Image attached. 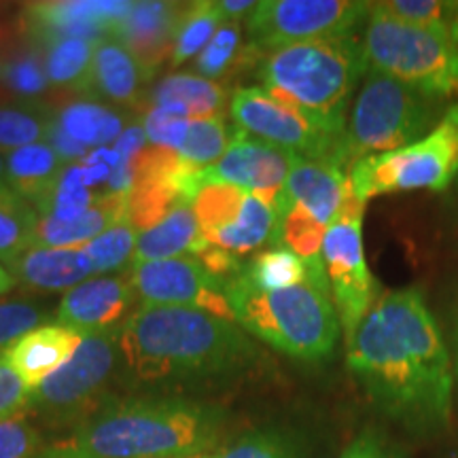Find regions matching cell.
<instances>
[{
	"label": "cell",
	"instance_id": "cell-1",
	"mask_svg": "<svg viewBox=\"0 0 458 458\" xmlns=\"http://www.w3.org/2000/svg\"><path fill=\"white\" fill-rule=\"evenodd\" d=\"M348 369L377 410L416 433L450 422L454 369L416 286L388 291L348 337Z\"/></svg>",
	"mask_w": 458,
	"mask_h": 458
},
{
	"label": "cell",
	"instance_id": "cell-2",
	"mask_svg": "<svg viewBox=\"0 0 458 458\" xmlns=\"http://www.w3.org/2000/svg\"><path fill=\"white\" fill-rule=\"evenodd\" d=\"M257 346L233 320L182 306L142 303L119 329V371L128 385H182L233 377Z\"/></svg>",
	"mask_w": 458,
	"mask_h": 458
},
{
	"label": "cell",
	"instance_id": "cell-3",
	"mask_svg": "<svg viewBox=\"0 0 458 458\" xmlns=\"http://www.w3.org/2000/svg\"><path fill=\"white\" fill-rule=\"evenodd\" d=\"M223 427L225 411L202 401L113 397L66 444L85 458H191L213 450Z\"/></svg>",
	"mask_w": 458,
	"mask_h": 458
},
{
	"label": "cell",
	"instance_id": "cell-4",
	"mask_svg": "<svg viewBox=\"0 0 458 458\" xmlns=\"http://www.w3.org/2000/svg\"><path fill=\"white\" fill-rule=\"evenodd\" d=\"M368 72L365 45L354 34L274 49L255 68L259 88L274 98L337 128H346L348 100Z\"/></svg>",
	"mask_w": 458,
	"mask_h": 458
},
{
	"label": "cell",
	"instance_id": "cell-5",
	"mask_svg": "<svg viewBox=\"0 0 458 458\" xmlns=\"http://www.w3.org/2000/svg\"><path fill=\"white\" fill-rule=\"evenodd\" d=\"M227 301L238 327L286 357L323 360L335 351L340 317L329 291L312 280L289 289L261 291L238 276L227 286Z\"/></svg>",
	"mask_w": 458,
	"mask_h": 458
},
{
	"label": "cell",
	"instance_id": "cell-6",
	"mask_svg": "<svg viewBox=\"0 0 458 458\" xmlns=\"http://www.w3.org/2000/svg\"><path fill=\"white\" fill-rule=\"evenodd\" d=\"M444 100L369 71L354 100L344 134V164L351 170L359 159L414 145L444 117Z\"/></svg>",
	"mask_w": 458,
	"mask_h": 458
},
{
	"label": "cell",
	"instance_id": "cell-7",
	"mask_svg": "<svg viewBox=\"0 0 458 458\" xmlns=\"http://www.w3.org/2000/svg\"><path fill=\"white\" fill-rule=\"evenodd\" d=\"M363 45L369 71L439 100L458 94V41L450 34L408 26L371 3Z\"/></svg>",
	"mask_w": 458,
	"mask_h": 458
},
{
	"label": "cell",
	"instance_id": "cell-8",
	"mask_svg": "<svg viewBox=\"0 0 458 458\" xmlns=\"http://www.w3.org/2000/svg\"><path fill=\"white\" fill-rule=\"evenodd\" d=\"M458 176V102L445 108L439 123L414 145L359 159L348 170L360 202L414 189H445Z\"/></svg>",
	"mask_w": 458,
	"mask_h": 458
},
{
	"label": "cell",
	"instance_id": "cell-9",
	"mask_svg": "<svg viewBox=\"0 0 458 458\" xmlns=\"http://www.w3.org/2000/svg\"><path fill=\"white\" fill-rule=\"evenodd\" d=\"M119 371V331L83 337L64 368L30 393V410L47 425L79 427L106 403Z\"/></svg>",
	"mask_w": 458,
	"mask_h": 458
},
{
	"label": "cell",
	"instance_id": "cell-10",
	"mask_svg": "<svg viewBox=\"0 0 458 458\" xmlns=\"http://www.w3.org/2000/svg\"><path fill=\"white\" fill-rule=\"evenodd\" d=\"M229 113L236 128L246 134L283 147L297 157L327 159L346 168L342 153L346 128H337L289 102L274 98L259 85L233 91Z\"/></svg>",
	"mask_w": 458,
	"mask_h": 458
},
{
	"label": "cell",
	"instance_id": "cell-11",
	"mask_svg": "<svg viewBox=\"0 0 458 458\" xmlns=\"http://www.w3.org/2000/svg\"><path fill=\"white\" fill-rule=\"evenodd\" d=\"M369 11L371 3L359 0H263L246 21L249 45L263 55L289 45L346 37Z\"/></svg>",
	"mask_w": 458,
	"mask_h": 458
},
{
	"label": "cell",
	"instance_id": "cell-12",
	"mask_svg": "<svg viewBox=\"0 0 458 458\" xmlns=\"http://www.w3.org/2000/svg\"><path fill=\"white\" fill-rule=\"evenodd\" d=\"M363 213L365 202L354 196L351 187L323 242L325 272L346 340L357 331L377 300V283L363 253Z\"/></svg>",
	"mask_w": 458,
	"mask_h": 458
},
{
	"label": "cell",
	"instance_id": "cell-13",
	"mask_svg": "<svg viewBox=\"0 0 458 458\" xmlns=\"http://www.w3.org/2000/svg\"><path fill=\"white\" fill-rule=\"evenodd\" d=\"M206 242L242 257L266 242L276 229V206L249 189L227 182H199L191 204Z\"/></svg>",
	"mask_w": 458,
	"mask_h": 458
},
{
	"label": "cell",
	"instance_id": "cell-14",
	"mask_svg": "<svg viewBox=\"0 0 458 458\" xmlns=\"http://www.w3.org/2000/svg\"><path fill=\"white\" fill-rule=\"evenodd\" d=\"M130 280L140 301L148 306L196 308L233 320L227 301L229 283L206 270L193 257H174L136 266Z\"/></svg>",
	"mask_w": 458,
	"mask_h": 458
},
{
	"label": "cell",
	"instance_id": "cell-15",
	"mask_svg": "<svg viewBox=\"0 0 458 458\" xmlns=\"http://www.w3.org/2000/svg\"><path fill=\"white\" fill-rule=\"evenodd\" d=\"M128 0H54L30 3L21 11L26 41L43 45L60 38H88L102 41L111 37L114 26L128 15Z\"/></svg>",
	"mask_w": 458,
	"mask_h": 458
},
{
	"label": "cell",
	"instance_id": "cell-16",
	"mask_svg": "<svg viewBox=\"0 0 458 458\" xmlns=\"http://www.w3.org/2000/svg\"><path fill=\"white\" fill-rule=\"evenodd\" d=\"M297 156L236 128L219 162L199 170V182H227L259 193L276 206Z\"/></svg>",
	"mask_w": 458,
	"mask_h": 458
},
{
	"label": "cell",
	"instance_id": "cell-17",
	"mask_svg": "<svg viewBox=\"0 0 458 458\" xmlns=\"http://www.w3.org/2000/svg\"><path fill=\"white\" fill-rule=\"evenodd\" d=\"M136 297L131 280L123 276L85 280L62 297L55 320L81 337L113 334L130 318Z\"/></svg>",
	"mask_w": 458,
	"mask_h": 458
},
{
	"label": "cell",
	"instance_id": "cell-18",
	"mask_svg": "<svg viewBox=\"0 0 458 458\" xmlns=\"http://www.w3.org/2000/svg\"><path fill=\"white\" fill-rule=\"evenodd\" d=\"M185 4L140 0L131 3L128 15L114 26L111 38L131 51L148 71L156 72L165 57H172L174 37Z\"/></svg>",
	"mask_w": 458,
	"mask_h": 458
},
{
	"label": "cell",
	"instance_id": "cell-19",
	"mask_svg": "<svg viewBox=\"0 0 458 458\" xmlns=\"http://www.w3.org/2000/svg\"><path fill=\"white\" fill-rule=\"evenodd\" d=\"M348 191L351 179L346 168L327 159L297 157L276 204H293L329 227L340 215Z\"/></svg>",
	"mask_w": 458,
	"mask_h": 458
},
{
	"label": "cell",
	"instance_id": "cell-20",
	"mask_svg": "<svg viewBox=\"0 0 458 458\" xmlns=\"http://www.w3.org/2000/svg\"><path fill=\"white\" fill-rule=\"evenodd\" d=\"M151 77L153 71H148L139 57L106 37L96 45L83 94L117 106H139L147 100V83Z\"/></svg>",
	"mask_w": 458,
	"mask_h": 458
},
{
	"label": "cell",
	"instance_id": "cell-21",
	"mask_svg": "<svg viewBox=\"0 0 458 458\" xmlns=\"http://www.w3.org/2000/svg\"><path fill=\"white\" fill-rule=\"evenodd\" d=\"M83 337L62 325H43L28 331L0 352L4 363L20 376L28 391H37L51 374L64 368L81 346Z\"/></svg>",
	"mask_w": 458,
	"mask_h": 458
},
{
	"label": "cell",
	"instance_id": "cell-22",
	"mask_svg": "<svg viewBox=\"0 0 458 458\" xmlns=\"http://www.w3.org/2000/svg\"><path fill=\"white\" fill-rule=\"evenodd\" d=\"M11 274L32 291H71L94 274V266L83 249L30 246L11 266Z\"/></svg>",
	"mask_w": 458,
	"mask_h": 458
},
{
	"label": "cell",
	"instance_id": "cell-23",
	"mask_svg": "<svg viewBox=\"0 0 458 458\" xmlns=\"http://www.w3.org/2000/svg\"><path fill=\"white\" fill-rule=\"evenodd\" d=\"M119 221H128V196L106 191L96 196L94 204L72 221L51 219L38 216L37 240L34 246H47V249H77L88 246L108 227L117 225Z\"/></svg>",
	"mask_w": 458,
	"mask_h": 458
},
{
	"label": "cell",
	"instance_id": "cell-24",
	"mask_svg": "<svg viewBox=\"0 0 458 458\" xmlns=\"http://www.w3.org/2000/svg\"><path fill=\"white\" fill-rule=\"evenodd\" d=\"M147 100L153 106L182 119H206L221 114L227 102V91L221 83L196 74H170L148 91Z\"/></svg>",
	"mask_w": 458,
	"mask_h": 458
},
{
	"label": "cell",
	"instance_id": "cell-25",
	"mask_svg": "<svg viewBox=\"0 0 458 458\" xmlns=\"http://www.w3.org/2000/svg\"><path fill=\"white\" fill-rule=\"evenodd\" d=\"M202 242L204 236L199 232L193 208L191 206H179V208L170 210L157 225L139 233L131 263L136 267L151 261L191 257Z\"/></svg>",
	"mask_w": 458,
	"mask_h": 458
},
{
	"label": "cell",
	"instance_id": "cell-26",
	"mask_svg": "<svg viewBox=\"0 0 458 458\" xmlns=\"http://www.w3.org/2000/svg\"><path fill=\"white\" fill-rule=\"evenodd\" d=\"M66 164L47 142L21 147L4 156V182L32 206L60 181Z\"/></svg>",
	"mask_w": 458,
	"mask_h": 458
},
{
	"label": "cell",
	"instance_id": "cell-27",
	"mask_svg": "<svg viewBox=\"0 0 458 458\" xmlns=\"http://www.w3.org/2000/svg\"><path fill=\"white\" fill-rule=\"evenodd\" d=\"M125 114L98 100H74L54 113V123L85 148L105 147L125 131Z\"/></svg>",
	"mask_w": 458,
	"mask_h": 458
},
{
	"label": "cell",
	"instance_id": "cell-28",
	"mask_svg": "<svg viewBox=\"0 0 458 458\" xmlns=\"http://www.w3.org/2000/svg\"><path fill=\"white\" fill-rule=\"evenodd\" d=\"M37 208L15 193L7 182L0 185V263H13L26 253L37 240Z\"/></svg>",
	"mask_w": 458,
	"mask_h": 458
},
{
	"label": "cell",
	"instance_id": "cell-29",
	"mask_svg": "<svg viewBox=\"0 0 458 458\" xmlns=\"http://www.w3.org/2000/svg\"><path fill=\"white\" fill-rule=\"evenodd\" d=\"M96 45L98 41L88 38H60L43 45L41 51L51 88L85 91Z\"/></svg>",
	"mask_w": 458,
	"mask_h": 458
},
{
	"label": "cell",
	"instance_id": "cell-30",
	"mask_svg": "<svg viewBox=\"0 0 458 458\" xmlns=\"http://www.w3.org/2000/svg\"><path fill=\"white\" fill-rule=\"evenodd\" d=\"M54 111L43 102H0V151H17L47 139Z\"/></svg>",
	"mask_w": 458,
	"mask_h": 458
},
{
	"label": "cell",
	"instance_id": "cell-31",
	"mask_svg": "<svg viewBox=\"0 0 458 458\" xmlns=\"http://www.w3.org/2000/svg\"><path fill=\"white\" fill-rule=\"evenodd\" d=\"M259 51H255L250 45L242 47V24L236 20H227L193 62V71L210 81H219L238 64H249V60L259 62Z\"/></svg>",
	"mask_w": 458,
	"mask_h": 458
},
{
	"label": "cell",
	"instance_id": "cell-32",
	"mask_svg": "<svg viewBox=\"0 0 458 458\" xmlns=\"http://www.w3.org/2000/svg\"><path fill=\"white\" fill-rule=\"evenodd\" d=\"M225 15L219 7V3H191L185 4L182 15L179 20V28H176L174 37V49H172L170 64L181 66L185 62L191 60L193 55H199L204 51L206 45L210 43V38L215 37V32L219 30Z\"/></svg>",
	"mask_w": 458,
	"mask_h": 458
},
{
	"label": "cell",
	"instance_id": "cell-33",
	"mask_svg": "<svg viewBox=\"0 0 458 458\" xmlns=\"http://www.w3.org/2000/svg\"><path fill=\"white\" fill-rule=\"evenodd\" d=\"M240 276L261 291H278L306 283L310 280V272L293 250L272 246L257 255L255 259L246 261Z\"/></svg>",
	"mask_w": 458,
	"mask_h": 458
},
{
	"label": "cell",
	"instance_id": "cell-34",
	"mask_svg": "<svg viewBox=\"0 0 458 458\" xmlns=\"http://www.w3.org/2000/svg\"><path fill=\"white\" fill-rule=\"evenodd\" d=\"M0 83L9 94L24 102H34V98L43 96L51 83L41 47L26 41L24 47L11 51L0 62Z\"/></svg>",
	"mask_w": 458,
	"mask_h": 458
},
{
	"label": "cell",
	"instance_id": "cell-35",
	"mask_svg": "<svg viewBox=\"0 0 458 458\" xmlns=\"http://www.w3.org/2000/svg\"><path fill=\"white\" fill-rule=\"evenodd\" d=\"M236 130L229 131L227 122L223 114L206 119H191L189 122L187 139L179 148V157L193 168H208L213 162L225 156V151L232 145Z\"/></svg>",
	"mask_w": 458,
	"mask_h": 458
},
{
	"label": "cell",
	"instance_id": "cell-36",
	"mask_svg": "<svg viewBox=\"0 0 458 458\" xmlns=\"http://www.w3.org/2000/svg\"><path fill=\"white\" fill-rule=\"evenodd\" d=\"M376 4L377 9L385 11L393 20L403 21V24L420 28V30L454 37V3H439V0H386V3Z\"/></svg>",
	"mask_w": 458,
	"mask_h": 458
},
{
	"label": "cell",
	"instance_id": "cell-37",
	"mask_svg": "<svg viewBox=\"0 0 458 458\" xmlns=\"http://www.w3.org/2000/svg\"><path fill=\"white\" fill-rule=\"evenodd\" d=\"M136 240H139L136 227L130 221H119L117 225L108 227L105 233L91 240L83 250L88 253L96 274L114 272L122 270L125 263L134 257Z\"/></svg>",
	"mask_w": 458,
	"mask_h": 458
},
{
	"label": "cell",
	"instance_id": "cell-38",
	"mask_svg": "<svg viewBox=\"0 0 458 458\" xmlns=\"http://www.w3.org/2000/svg\"><path fill=\"white\" fill-rule=\"evenodd\" d=\"M219 458H300V454L283 433L259 428L244 433Z\"/></svg>",
	"mask_w": 458,
	"mask_h": 458
},
{
	"label": "cell",
	"instance_id": "cell-39",
	"mask_svg": "<svg viewBox=\"0 0 458 458\" xmlns=\"http://www.w3.org/2000/svg\"><path fill=\"white\" fill-rule=\"evenodd\" d=\"M45 318L43 308L26 300L0 301V352H4L11 344L37 329Z\"/></svg>",
	"mask_w": 458,
	"mask_h": 458
},
{
	"label": "cell",
	"instance_id": "cell-40",
	"mask_svg": "<svg viewBox=\"0 0 458 458\" xmlns=\"http://www.w3.org/2000/svg\"><path fill=\"white\" fill-rule=\"evenodd\" d=\"M41 435L26 414L0 420V458H37Z\"/></svg>",
	"mask_w": 458,
	"mask_h": 458
},
{
	"label": "cell",
	"instance_id": "cell-41",
	"mask_svg": "<svg viewBox=\"0 0 458 458\" xmlns=\"http://www.w3.org/2000/svg\"><path fill=\"white\" fill-rule=\"evenodd\" d=\"M142 130H145L147 140L153 147L172 148V151H179L182 142L187 139L189 131V119L176 117L165 111V108L153 106L145 117H142Z\"/></svg>",
	"mask_w": 458,
	"mask_h": 458
},
{
	"label": "cell",
	"instance_id": "cell-42",
	"mask_svg": "<svg viewBox=\"0 0 458 458\" xmlns=\"http://www.w3.org/2000/svg\"><path fill=\"white\" fill-rule=\"evenodd\" d=\"M26 410H30V391L0 357V420L26 414Z\"/></svg>",
	"mask_w": 458,
	"mask_h": 458
},
{
	"label": "cell",
	"instance_id": "cell-43",
	"mask_svg": "<svg viewBox=\"0 0 458 458\" xmlns=\"http://www.w3.org/2000/svg\"><path fill=\"white\" fill-rule=\"evenodd\" d=\"M340 458H401V454L377 433L365 431L344 450Z\"/></svg>",
	"mask_w": 458,
	"mask_h": 458
},
{
	"label": "cell",
	"instance_id": "cell-44",
	"mask_svg": "<svg viewBox=\"0 0 458 458\" xmlns=\"http://www.w3.org/2000/svg\"><path fill=\"white\" fill-rule=\"evenodd\" d=\"M47 145L54 148L64 164L81 162V159L88 157V148H85L83 145H79V142H74L72 139H68L64 131L57 128L54 122H51V128L47 134Z\"/></svg>",
	"mask_w": 458,
	"mask_h": 458
},
{
	"label": "cell",
	"instance_id": "cell-45",
	"mask_svg": "<svg viewBox=\"0 0 458 458\" xmlns=\"http://www.w3.org/2000/svg\"><path fill=\"white\" fill-rule=\"evenodd\" d=\"M219 7L223 11V15H225V20L240 21L242 17H249L253 13L257 3H253V0H221Z\"/></svg>",
	"mask_w": 458,
	"mask_h": 458
},
{
	"label": "cell",
	"instance_id": "cell-46",
	"mask_svg": "<svg viewBox=\"0 0 458 458\" xmlns=\"http://www.w3.org/2000/svg\"><path fill=\"white\" fill-rule=\"evenodd\" d=\"M37 458H85V456L79 454V452H74L66 442H62V444L49 445V448H43L38 452Z\"/></svg>",
	"mask_w": 458,
	"mask_h": 458
},
{
	"label": "cell",
	"instance_id": "cell-47",
	"mask_svg": "<svg viewBox=\"0 0 458 458\" xmlns=\"http://www.w3.org/2000/svg\"><path fill=\"white\" fill-rule=\"evenodd\" d=\"M15 276L11 274L7 267H4V263H0V295H7L11 289L15 286Z\"/></svg>",
	"mask_w": 458,
	"mask_h": 458
},
{
	"label": "cell",
	"instance_id": "cell-48",
	"mask_svg": "<svg viewBox=\"0 0 458 458\" xmlns=\"http://www.w3.org/2000/svg\"><path fill=\"white\" fill-rule=\"evenodd\" d=\"M4 182V157L0 156V185Z\"/></svg>",
	"mask_w": 458,
	"mask_h": 458
},
{
	"label": "cell",
	"instance_id": "cell-49",
	"mask_svg": "<svg viewBox=\"0 0 458 458\" xmlns=\"http://www.w3.org/2000/svg\"><path fill=\"white\" fill-rule=\"evenodd\" d=\"M454 9H456V21H454V37L458 41V3H454Z\"/></svg>",
	"mask_w": 458,
	"mask_h": 458
},
{
	"label": "cell",
	"instance_id": "cell-50",
	"mask_svg": "<svg viewBox=\"0 0 458 458\" xmlns=\"http://www.w3.org/2000/svg\"><path fill=\"white\" fill-rule=\"evenodd\" d=\"M191 458H219V456H191Z\"/></svg>",
	"mask_w": 458,
	"mask_h": 458
},
{
	"label": "cell",
	"instance_id": "cell-51",
	"mask_svg": "<svg viewBox=\"0 0 458 458\" xmlns=\"http://www.w3.org/2000/svg\"><path fill=\"white\" fill-rule=\"evenodd\" d=\"M456 371H458V365H456Z\"/></svg>",
	"mask_w": 458,
	"mask_h": 458
}]
</instances>
